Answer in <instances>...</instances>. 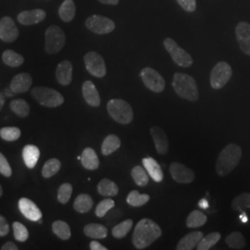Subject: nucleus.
<instances>
[{
  "label": "nucleus",
  "mask_w": 250,
  "mask_h": 250,
  "mask_svg": "<svg viewBox=\"0 0 250 250\" xmlns=\"http://www.w3.org/2000/svg\"><path fill=\"white\" fill-rule=\"evenodd\" d=\"M19 29L14 21L9 16L0 20V39L5 43H12L17 40Z\"/></svg>",
  "instance_id": "f8f14e48"
},
{
  "label": "nucleus",
  "mask_w": 250,
  "mask_h": 250,
  "mask_svg": "<svg viewBox=\"0 0 250 250\" xmlns=\"http://www.w3.org/2000/svg\"><path fill=\"white\" fill-rule=\"evenodd\" d=\"M150 134L157 152L161 155H166L169 151V139L165 132L159 126H152Z\"/></svg>",
  "instance_id": "f3484780"
},
{
  "label": "nucleus",
  "mask_w": 250,
  "mask_h": 250,
  "mask_svg": "<svg viewBox=\"0 0 250 250\" xmlns=\"http://www.w3.org/2000/svg\"><path fill=\"white\" fill-rule=\"evenodd\" d=\"M76 8L73 0H64L59 9L60 18L64 22H71L75 17Z\"/></svg>",
  "instance_id": "393cba45"
},
{
  "label": "nucleus",
  "mask_w": 250,
  "mask_h": 250,
  "mask_svg": "<svg viewBox=\"0 0 250 250\" xmlns=\"http://www.w3.org/2000/svg\"><path fill=\"white\" fill-rule=\"evenodd\" d=\"M99 1L101 4H104V5L115 6V5L119 4V0H99Z\"/></svg>",
  "instance_id": "3c124183"
},
{
  "label": "nucleus",
  "mask_w": 250,
  "mask_h": 250,
  "mask_svg": "<svg viewBox=\"0 0 250 250\" xmlns=\"http://www.w3.org/2000/svg\"><path fill=\"white\" fill-rule=\"evenodd\" d=\"M93 205H94V201L89 195L81 194L75 198L73 208L76 211L80 213H86L93 208Z\"/></svg>",
  "instance_id": "c85d7f7f"
},
{
  "label": "nucleus",
  "mask_w": 250,
  "mask_h": 250,
  "mask_svg": "<svg viewBox=\"0 0 250 250\" xmlns=\"http://www.w3.org/2000/svg\"><path fill=\"white\" fill-rule=\"evenodd\" d=\"M226 245L232 250H243L246 247V239L241 232H233L225 238Z\"/></svg>",
  "instance_id": "2f4dec72"
},
{
  "label": "nucleus",
  "mask_w": 250,
  "mask_h": 250,
  "mask_svg": "<svg viewBox=\"0 0 250 250\" xmlns=\"http://www.w3.org/2000/svg\"><path fill=\"white\" fill-rule=\"evenodd\" d=\"M40 157L39 148L34 145H27L22 150V158L24 163L29 169L35 168Z\"/></svg>",
  "instance_id": "b1692460"
},
{
  "label": "nucleus",
  "mask_w": 250,
  "mask_h": 250,
  "mask_svg": "<svg viewBox=\"0 0 250 250\" xmlns=\"http://www.w3.org/2000/svg\"><path fill=\"white\" fill-rule=\"evenodd\" d=\"M66 36L61 27L51 25L45 34V50L47 54L59 53L65 45Z\"/></svg>",
  "instance_id": "423d86ee"
},
{
  "label": "nucleus",
  "mask_w": 250,
  "mask_h": 250,
  "mask_svg": "<svg viewBox=\"0 0 250 250\" xmlns=\"http://www.w3.org/2000/svg\"><path fill=\"white\" fill-rule=\"evenodd\" d=\"M31 93L34 99H36L39 104L45 107H59L64 103L62 95L52 88L38 86L33 88Z\"/></svg>",
  "instance_id": "39448f33"
},
{
  "label": "nucleus",
  "mask_w": 250,
  "mask_h": 250,
  "mask_svg": "<svg viewBox=\"0 0 250 250\" xmlns=\"http://www.w3.org/2000/svg\"><path fill=\"white\" fill-rule=\"evenodd\" d=\"M0 136L8 142L18 140L21 136V130L17 127H4L0 130Z\"/></svg>",
  "instance_id": "a19ab883"
},
{
  "label": "nucleus",
  "mask_w": 250,
  "mask_h": 250,
  "mask_svg": "<svg viewBox=\"0 0 250 250\" xmlns=\"http://www.w3.org/2000/svg\"><path fill=\"white\" fill-rule=\"evenodd\" d=\"M32 83L33 79L29 73H19L11 81L9 87L15 94L25 93L30 89Z\"/></svg>",
  "instance_id": "6ab92c4d"
},
{
  "label": "nucleus",
  "mask_w": 250,
  "mask_h": 250,
  "mask_svg": "<svg viewBox=\"0 0 250 250\" xmlns=\"http://www.w3.org/2000/svg\"><path fill=\"white\" fill-rule=\"evenodd\" d=\"M198 206H199L201 208H203V209H207V208H208V202L207 199L203 198V199H201V200L199 201Z\"/></svg>",
  "instance_id": "603ef678"
},
{
  "label": "nucleus",
  "mask_w": 250,
  "mask_h": 250,
  "mask_svg": "<svg viewBox=\"0 0 250 250\" xmlns=\"http://www.w3.org/2000/svg\"><path fill=\"white\" fill-rule=\"evenodd\" d=\"M114 206H115V202L112 199L106 198V199L100 201L99 205L97 206L96 215L99 218L105 217L107 212L114 208Z\"/></svg>",
  "instance_id": "79ce46f5"
},
{
  "label": "nucleus",
  "mask_w": 250,
  "mask_h": 250,
  "mask_svg": "<svg viewBox=\"0 0 250 250\" xmlns=\"http://www.w3.org/2000/svg\"><path fill=\"white\" fill-rule=\"evenodd\" d=\"M83 232L86 236L94 239H103L107 236V227H105L103 224H87L84 226Z\"/></svg>",
  "instance_id": "a878e982"
},
{
  "label": "nucleus",
  "mask_w": 250,
  "mask_h": 250,
  "mask_svg": "<svg viewBox=\"0 0 250 250\" xmlns=\"http://www.w3.org/2000/svg\"><path fill=\"white\" fill-rule=\"evenodd\" d=\"M2 195H3V190H2V188L0 186V197H2Z\"/></svg>",
  "instance_id": "4d7b16f0"
},
{
  "label": "nucleus",
  "mask_w": 250,
  "mask_h": 250,
  "mask_svg": "<svg viewBox=\"0 0 250 250\" xmlns=\"http://www.w3.org/2000/svg\"><path fill=\"white\" fill-rule=\"evenodd\" d=\"M121 146V140L115 134H109L104 139L101 146V152L104 156H108L116 151Z\"/></svg>",
  "instance_id": "cd10ccee"
},
{
  "label": "nucleus",
  "mask_w": 250,
  "mask_h": 250,
  "mask_svg": "<svg viewBox=\"0 0 250 250\" xmlns=\"http://www.w3.org/2000/svg\"><path fill=\"white\" fill-rule=\"evenodd\" d=\"M240 220H241V222L243 224H246V223L248 222V216H247L245 211H242V214L241 216H240Z\"/></svg>",
  "instance_id": "5fc2aeb1"
},
{
  "label": "nucleus",
  "mask_w": 250,
  "mask_h": 250,
  "mask_svg": "<svg viewBox=\"0 0 250 250\" xmlns=\"http://www.w3.org/2000/svg\"><path fill=\"white\" fill-rule=\"evenodd\" d=\"M82 92H83V99L89 106L99 107L101 103L99 91L97 89L96 85L91 81H85L83 83Z\"/></svg>",
  "instance_id": "a211bd4d"
},
{
  "label": "nucleus",
  "mask_w": 250,
  "mask_h": 250,
  "mask_svg": "<svg viewBox=\"0 0 250 250\" xmlns=\"http://www.w3.org/2000/svg\"><path fill=\"white\" fill-rule=\"evenodd\" d=\"M181 8L188 12H195L197 9L196 0H176Z\"/></svg>",
  "instance_id": "49530a36"
},
{
  "label": "nucleus",
  "mask_w": 250,
  "mask_h": 250,
  "mask_svg": "<svg viewBox=\"0 0 250 250\" xmlns=\"http://www.w3.org/2000/svg\"><path fill=\"white\" fill-rule=\"evenodd\" d=\"M9 232V226L7 220L0 215V237L6 236Z\"/></svg>",
  "instance_id": "de8ad7c7"
},
{
  "label": "nucleus",
  "mask_w": 250,
  "mask_h": 250,
  "mask_svg": "<svg viewBox=\"0 0 250 250\" xmlns=\"http://www.w3.org/2000/svg\"><path fill=\"white\" fill-rule=\"evenodd\" d=\"M72 187L71 184L65 183L61 186L58 191V199L61 203L66 204L69 202L70 198L72 197Z\"/></svg>",
  "instance_id": "37998d69"
},
{
  "label": "nucleus",
  "mask_w": 250,
  "mask_h": 250,
  "mask_svg": "<svg viewBox=\"0 0 250 250\" xmlns=\"http://www.w3.org/2000/svg\"><path fill=\"white\" fill-rule=\"evenodd\" d=\"M232 75V67L225 62H220L210 72V85L213 89H221L226 85Z\"/></svg>",
  "instance_id": "6e6552de"
},
{
  "label": "nucleus",
  "mask_w": 250,
  "mask_h": 250,
  "mask_svg": "<svg viewBox=\"0 0 250 250\" xmlns=\"http://www.w3.org/2000/svg\"><path fill=\"white\" fill-rule=\"evenodd\" d=\"M13 232H14V237L19 242L26 241L29 237V232L26 227L23 224L15 222L13 223Z\"/></svg>",
  "instance_id": "c03bdc74"
},
{
  "label": "nucleus",
  "mask_w": 250,
  "mask_h": 250,
  "mask_svg": "<svg viewBox=\"0 0 250 250\" xmlns=\"http://www.w3.org/2000/svg\"><path fill=\"white\" fill-rule=\"evenodd\" d=\"M90 250H107V248L102 246L99 242L92 241L90 243Z\"/></svg>",
  "instance_id": "09e8293b"
},
{
  "label": "nucleus",
  "mask_w": 250,
  "mask_h": 250,
  "mask_svg": "<svg viewBox=\"0 0 250 250\" xmlns=\"http://www.w3.org/2000/svg\"><path fill=\"white\" fill-rule=\"evenodd\" d=\"M222 235L218 232H210L208 235L203 236L201 241L197 245V249L198 250H210L218 242L220 241Z\"/></svg>",
  "instance_id": "f704fd0d"
},
{
  "label": "nucleus",
  "mask_w": 250,
  "mask_h": 250,
  "mask_svg": "<svg viewBox=\"0 0 250 250\" xmlns=\"http://www.w3.org/2000/svg\"><path fill=\"white\" fill-rule=\"evenodd\" d=\"M162 234L161 227L150 219H142L134 227L133 244L137 250L149 247Z\"/></svg>",
  "instance_id": "f257e3e1"
},
{
  "label": "nucleus",
  "mask_w": 250,
  "mask_h": 250,
  "mask_svg": "<svg viewBox=\"0 0 250 250\" xmlns=\"http://www.w3.org/2000/svg\"><path fill=\"white\" fill-rule=\"evenodd\" d=\"M10 109L19 117L24 118L29 115L30 107L29 104L23 99H14L10 102Z\"/></svg>",
  "instance_id": "c9c22d12"
},
{
  "label": "nucleus",
  "mask_w": 250,
  "mask_h": 250,
  "mask_svg": "<svg viewBox=\"0 0 250 250\" xmlns=\"http://www.w3.org/2000/svg\"><path fill=\"white\" fill-rule=\"evenodd\" d=\"M132 177L138 187H146L148 184L147 172L141 166H135L132 169Z\"/></svg>",
  "instance_id": "ea45409f"
},
{
  "label": "nucleus",
  "mask_w": 250,
  "mask_h": 250,
  "mask_svg": "<svg viewBox=\"0 0 250 250\" xmlns=\"http://www.w3.org/2000/svg\"><path fill=\"white\" fill-rule=\"evenodd\" d=\"M98 192L104 197H115L119 193V188L109 179H102L98 186Z\"/></svg>",
  "instance_id": "bb28decb"
},
{
  "label": "nucleus",
  "mask_w": 250,
  "mask_h": 250,
  "mask_svg": "<svg viewBox=\"0 0 250 250\" xmlns=\"http://www.w3.org/2000/svg\"><path fill=\"white\" fill-rule=\"evenodd\" d=\"M46 17L45 10L41 9L24 10L19 13L17 20L22 25H33L43 21Z\"/></svg>",
  "instance_id": "dca6fc26"
},
{
  "label": "nucleus",
  "mask_w": 250,
  "mask_h": 250,
  "mask_svg": "<svg viewBox=\"0 0 250 250\" xmlns=\"http://www.w3.org/2000/svg\"><path fill=\"white\" fill-rule=\"evenodd\" d=\"M5 104V96L2 92H0V110L4 107Z\"/></svg>",
  "instance_id": "864d4df0"
},
{
  "label": "nucleus",
  "mask_w": 250,
  "mask_h": 250,
  "mask_svg": "<svg viewBox=\"0 0 250 250\" xmlns=\"http://www.w3.org/2000/svg\"><path fill=\"white\" fill-rule=\"evenodd\" d=\"M208 221V218L200 210H193L188 215L187 219V226L188 228H198L203 226Z\"/></svg>",
  "instance_id": "473e14b6"
},
{
  "label": "nucleus",
  "mask_w": 250,
  "mask_h": 250,
  "mask_svg": "<svg viewBox=\"0 0 250 250\" xmlns=\"http://www.w3.org/2000/svg\"><path fill=\"white\" fill-rule=\"evenodd\" d=\"M242 149L236 144L227 145L219 154L216 162V171L220 176H226L234 170L241 160Z\"/></svg>",
  "instance_id": "f03ea898"
},
{
  "label": "nucleus",
  "mask_w": 250,
  "mask_h": 250,
  "mask_svg": "<svg viewBox=\"0 0 250 250\" xmlns=\"http://www.w3.org/2000/svg\"><path fill=\"white\" fill-rule=\"evenodd\" d=\"M142 162L145 169L147 171L149 176L153 179V181H155L156 183H160L163 180V171L157 161H155L152 158H145Z\"/></svg>",
  "instance_id": "4be33fe9"
},
{
  "label": "nucleus",
  "mask_w": 250,
  "mask_h": 250,
  "mask_svg": "<svg viewBox=\"0 0 250 250\" xmlns=\"http://www.w3.org/2000/svg\"><path fill=\"white\" fill-rule=\"evenodd\" d=\"M170 172L173 180L180 184H190L195 179L194 171L179 162L170 164Z\"/></svg>",
  "instance_id": "ddd939ff"
},
{
  "label": "nucleus",
  "mask_w": 250,
  "mask_h": 250,
  "mask_svg": "<svg viewBox=\"0 0 250 250\" xmlns=\"http://www.w3.org/2000/svg\"><path fill=\"white\" fill-rule=\"evenodd\" d=\"M2 250H18V247L12 243V242H7L6 244L3 245V247L1 248Z\"/></svg>",
  "instance_id": "8fccbe9b"
},
{
  "label": "nucleus",
  "mask_w": 250,
  "mask_h": 250,
  "mask_svg": "<svg viewBox=\"0 0 250 250\" xmlns=\"http://www.w3.org/2000/svg\"><path fill=\"white\" fill-rule=\"evenodd\" d=\"M150 199V197L146 194H140L137 190H133L129 193V195L127 196L126 201L127 203L134 208H138V207H142L146 205Z\"/></svg>",
  "instance_id": "7c9ffc66"
},
{
  "label": "nucleus",
  "mask_w": 250,
  "mask_h": 250,
  "mask_svg": "<svg viewBox=\"0 0 250 250\" xmlns=\"http://www.w3.org/2000/svg\"><path fill=\"white\" fill-rule=\"evenodd\" d=\"M5 93H6L7 97H12L15 94L12 90L10 89V87H9V89H5Z\"/></svg>",
  "instance_id": "6e6d98bb"
},
{
  "label": "nucleus",
  "mask_w": 250,
  "mask_h": 250,
  "mask_svg": "<svg viewBox=\"0 0 250 250\" xmlns=\"http://www.w3.org/2000/svg\"><path fill=\"white\" fill-rule=\"evenodd\" d=\"M163 45L165 49L170 54L173 62L180 67L188 68L193 64V59L191 55L187 52L184 48L177 45V43L170 37L164 39Z\"/></svg>",
  "instance_id": "0eeeda50"
},
{
  "label": "nucleus",
  "mask_w": 250,
  "mask_h": 250,
  "mask_svg": "<svg viewBox=\"0 0 250 250\" xmlns=\"http://www.w3.org/2000/svg\"><path fill=\"white\" fill-rule=\"evenodd\" d=\"M2 61L9 67H19L24 62V58L20 54L8 49L2 54Z\"/></svg>",
  "instance_id": "c756f323"
},
{
  "label": "nucleus",
  "mask_w": 250,
  "mask_h": 250,
  "mask_svg": "<svg viewBox=\"0 0 250 250\" xmlns=\"http://www.w3.org/2000/svg\"><path fill=\"white\" fill-rule=\"evenodd\" d=\"M83 62L87 72H89L91 75L98 78H102L106 75V64L100 54L95 51L87 52L83 57Z\"/></svg>",
  "instance_id": "1a4fd4ad"
},
{
  "label": "nucleus",
  "mask_w": 250,
  "mask_h": 250,
  "mask_svg": "<svg viewBox=\"0 0 250 250\" xmlns=\"http://www.w3.org/2000/svg\"><path fill=\"white\" fill-rule=\"evenodd\" d=\"M172 87L180 98L189 101H197L199 99V92L196 80L189 74L176 72L173 75Z\"/></svg>",
  "instance_id": "7ed1b4c3"
},
{
  "label": "nucleus",
  "mask_w": 250,
  "mask_h": 250,
  "mask_svg": "<svg viewBox=\"0 0 250 250\" xmlns=\"http://www.w3.org/2000/svg\"><path fill=\"white\" fill-rule=\"evenodd\" d=\"M81 161L83 166L86 170H95L99 167V160L96 151L91 148L86 147L81 156Z\"/></svg>",
  "instance_id": "5701e85b"
},
{
  "label": "nucleus",
  "mask_w": 250,
  "mask_h": 250,
  "mask_svg": "<svg viewBox=\"0 0 250 250\" xmlns=\"http://www.w3.org/2000/svg\"><path fill=\"white\" fill-rule=\"evenodd\" d=\"M85 26L97 35H107L115 30V22L101 15H92L85 21Z\"/></svg>",
  "instance_id": "9d476101"
},
{
  "label": "nucleus",
  "mask_w": 250,
  "mask_h": 250,
  "mask_svg": "<svg viewBox=\"0 0 250 250\" xmlns=\"http://www.w3.org/2000/svg\"><path fill=\"white\" fill-rule=\"evenodd\" d=\"M231 207L235 211H244L247 208H250V193H243L234 197Z\"/></svg>",
  "instance_id": "4c0bfd02"
},
{
  "label": "nucleus",
  "mask_w": 250,
  "mask_h": 250,
  "mask_svg": "<svg viewBox=\"0 0 250 250\" xmlns=\"http://www.w3.org/2000/svg\"><path fill=\"white\" fill-rule=\"evenodd\" d=\"M107 108L110 117L121 125H129L134 119L133 108L124 99L109 100L107 102Z\"/></svg>",
  "instance_id": "20e7f679"
},
{
  "label": "nucleus",
  "mask_w": 250,
  "mask_h": 250,
  "mask_svg": "<svg viewBox=\"0 0 250 250\" xmlns=\"http://www.w3.org/2000/svg\"><path fill=\"white\" fill-rule=\"evenodd\" d=\"M61 167H62V163L58 159L48 160L45 162L42 169V175L45 178H50L57 172H59V170H61Z\"/></svg>",
  "instance_id": "58836bf2"
},
{
  "label": "nucleus",
  "mask_w": 250,
  "mask_h": 250,
  "mask_svg": "<svg viewBox=\"0 0 250 250\" xmlns=\"http://www.w3.org/2000/svg\"><path fill=\"white\" fill-rule=\"evenodd\" d=\"M56 77L62 85H69L72 81V64L69 61H63L56 70Z\"/></svg>",
  "instance_id": "aec40b11"
},
{
  "label": "nucleus",
  "mask_w": 250,
  "mask_h": 250,
  "mask_svg": "<svg viewBox=\"0 0 250 250\" xmlns=\"http://www.w3.org/2000/svg\"><path fill=\"white\" fill-rule=\"evenodd\" d=\"M235 36L239 47L246 55L250 56V24L241 21L235 27Z\"/></svg>",
  "instance_id": "4468645a"
},
{
  "label": "nucleus",
  "mask_w": 250,
  "mask_h": 250,
  "mask_svg": "<svg viewBox=\"0 0 250 250\" xmlns=\"http://www.w3.org/2000/svg\"><path fill=\"white\" fill-rule=\"evenodd\" d=\"M52 231L59 238L62 240H68L72 235L70 226L62 221L54 222L52 224Z\"/></svg>",
  "instance_id": "72a5a7b5"
},
{
  "label": "nucleus",
  "mask_w": 250,
  "mask_h": 250,
  "mask_svg": "<svg viewBox=\"0 0 250 250\" xmlns=\"http://www.w3.org/2000/svg\"><path fill=\"white\" fill-rule=\"evenodd\" d=\"M0 173L6 177H10L12 174V170L9 162L1 152H0Z\"/></svg>",
  "instance_id": "a18cd8bd"
},
{
  "label": "nucleus",
  "mask_w": 250,
  "mask_h": 250,
  "mask_svg": "<svg viewBox=\"0 0 250 250\" xmlns=\"http://www.w3.org/2000/svg\"><path fill=\"white\" fill-rule=\"evenodd\" d=\"M19 208L22 215L32 222H38L42 218V212L39 208L29 198L22 197L19 201Z\"/></svg>",
  "instance_id": "2eb2a0df"
},
{
  "label": "nucleus",
  "mask_w": 250,
  "mask_h": 250,
  "mask_svg": "<svg viewBox=\"0 0 250 250\" xmlns=\"http://www.w3.org/2000/svg\"><path fill=\"white\" fill-rule=\"evenodd\" d=\"M133 224L134 222L131 219H127L124 222H122L121 224H117L116 226H114L112 229V235L117 239L124 238L128 234V232L131 231Z\"/></svg>",
  "instance_id": "e433bc0d"
},
{
  "label": "nucleus",
  "mask_w": 250,
  "mask_h": 250,
  "mask_svg": "<svg viewBox=\"0 0 250 250\" xmlns=\"http://www.w3.org/2000/svg\"><path fill=\"white\" fill-rule=\"evenodd\" d=\"M204 234L203 232L196 231V232H190L184 236L177 245V250H192L195 248H197V245L201 239L203 238Z\"/></svg>",
  "instance_id": "412c9836"
},
{
  "label": "nucleus",
  "mask_w": 250,
  "mask_h": 250,
  "mask_svg": "<svg viewBox=\"0 0 250 250\" xmlns=\"http://www.w3.org/2000/svg\"><path fill=\"white\" fill-rule=\"evenodd\" d=\"M140 77L147 89L155 93H161L165 88V80L156 70L146 67L140 72Z\"/></svg>",
  "instance_id": "9b49d317"
}]
</instances>
